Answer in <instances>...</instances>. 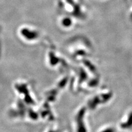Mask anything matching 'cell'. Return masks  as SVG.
Returning <instances> with one entry per match:
<instances>
[{
	"label": "cell",
	"instance_id": "cell-1",
	"mask_svg": "<svg viewBox=\"0 0 132 132\" xmlns=\"http://www.w3.org/2000/svg\"><path fill=\"white\" fill-rule=\"evenodd\" d=\"M122 128L128 129L132 127V112L129 114L127 121L121 125Z\"/></svg>",
	"mask_w": 132,
	"mask_h": 132
},
{
	"label": "cell",
	"instance_id": "cell-2",
	"mask_svg": "<svg viewBox=\"0 0 132 132\" xmlns=\"http://www.w3.org/2000/svg\"><path fill=\"white\" fill-rule=\"evenodd\" d=\"M101 132H114V129L112 128H109L105 129Z\"/></svg>",
	"mask_w": 132,
	"mask_h": 132
},
{
	"label": "cell",
	"instance_id": "cell-3",
	"mask_svg": "<svg viewBox=\"0 0 132 132\" xmlns=\"http://www.w3.org/2000/svg\"><path fill=\"white\" fill-rule=\"evenodd\" d=\"M49 132H55V131H49Z\"/></svg>",
	"mask_w": 132,
	"mask_h": 132
}]
</instances>
